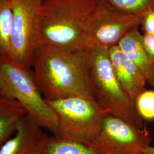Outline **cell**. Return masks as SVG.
Returning <instances> with one entry per match:
<instances>
[{
	"instance_id": "obj_18",
	"label": "cell",
	"mask_w": 154,
	"mask_h": 154,
	"mask_svg": "<svg viewBox=\"0 0 154 154\" xmlns=\"http://www.w3.org/2000/svg\"><path fill=\"white\" fill-rule=\"evenodd\" d=\"M142 44L149 59L154 63V35L142 34Z\"/></svg>"
},
{
	"instance_id": "obj_11",
	"label": "cell",
	"mask_w": 154,
	"mask_h": 154,
	"mask_svg": "<svg viewBox=\"0 0 154 154\" xmlns=\"http://www.w3.org/2000/svg\"><path fill=\"white\" fill-rule=\"evenodd\" d=\"M118 46L138 67L147 83L154 87V63L149 59L144 49L142 34L138 28L127 34Z\"/></svg>"
},
{
	"instance_id": "obj_10",
	"label": "cell",
	"mask_w": 154,
	"mask_h": 154,
	"mask_svg": "<svg viewBox=\"0 0 154 154\" xmlns=\"http://www.w3.org/2000/svg\"><path fill=\"white\" fill-rule=\"evenodd\" d=\"M48 136L42 127L26 115L14 136L0 148V154H39Z\"/></svg>"
},
{
	"instance_id": "obj_14",
	"label": "cell",
	"mask_w": 154,
	"mask_h": 154,
	"mask_svg": "<svg viewBox=\"0 0 154 154\" xmlns=\"http://www.w3.org/2000/svg\"><path fill=\"white\" fill-rule=\"evenodd\" d=\"M39 154H98L88 146L48 136Z\"/></svg>"
},
{
	"instance_id": "obj_12",
	"label": "cell",
	"mask_w": 154,
	"mask_h": 154,
	"mask_svg": "<svg viewBox=\"0 0 154 154\" xmlns=\"http://www.w3.org/2000/svg\"><path fill=\"white\" fill-rule=\"evenodd\" d=\"M26 115L25 110L15 99L0 95V148L15 134Z\"/></svg>"
},
{
	"instance_id": "obj_7",
	"label": "cell",
	"mask_w": 154,
	"mask_h": 154,
	"mask_svg": "<svg viewBox=\"0 0 154 154\" xmlns=\"http://www.w3.org/2000/svg\"><path fill=\"white\" fill-rule=\"evenodd\" d=\"M151 141L145 127L139 128L109 114L98 135L88 146L98 154H146Z\"/></svg>"
},
{
	"instance_id": "obj_8",
	"label": "cell",
	"mask_w": 154,
	"mask_h": 154,
	"mask_svg": "<svg viewBox=\"0 0 154 154\" xmlns=\"http://www.w3.org/2000/svg\"><path fill=\"white\" fill-rule=\"evenodd\" d=\"M140 24V17L112 9L100 1L89 19L85 40L88 48L109 49Z\"/></svg>"
},
{
	"instance_id": "obj_15",
	"label": "cell",
	"mask_w": 154,
	"mask_h": 154,
	"mask_svg": "<svg viewBox=\"0 0 154 154\" xmlns=\"http://www.w3.org/2000/svg\"><path fill=\"white\" fill-rule=\"evenodd\" d=\"M105 5L119 11L141 17L154 9V0H99Z\"/></svg>"
},
{
	"instance_id": "obj_2",
	"label": "cell",
	"mask_w": 154,
	"mask_h": 154,
	"mask_svg": "<svg viewBox=\"0 0 154 154\" xmlns=\"http://www.w3.org/2000/svg\"><path fill=\"white\" fill-rule=\"evenodd\" d=\"M99 0H42L39 11V45L72 51L88 48L85 32Z\"/></svg>"
},
{
	"instance_id": "obj_19",
	"label": "cell",
	"mask_w": 154,
	"mask_h": 154,
	"mask_svg": "<svg viewBox=\"0 0 154 154\" xmlns=\"http://www.w3.org/2000/svg\"><path fill=\"white\" fill-rule=\"evenodd\" d=\"M146 154H154V146H149L146 151Z\"/></svg>"
},
{
	"instance_id": "obj_13",
	"label": "cell",
	"mask_w": 154,
	"mask_h": 154,
	"mask_svg": "<svg viewBox=\"0 0 154 154\" xmlns=\"http://www.w3.org/2000/svg\"><path fill=\"white\" fill-rule=\"evenodd\" d=\"M12 11L9 0H0V62L11 61Z\"/></svg>"
},
{
	"instance_id": "obj_16",
	"label": "cell",
	"mask_w": 154,
	"mask_h": 154,
	"mask_svg": "<svg viewBox=\"0 0 154 154\" xmlns=\"http://www.w3.org/2000/svg\"><path fill=\"white\" fill-rule=\"evenodd\" d=\"M135 106L143 121H154V90H145L138 96Z\"/></svg>"
},
{
	"instance_id": "obj_17",
	"label": "cell",
	"mask_w": 154,
	"mask_h": 154,
	"mask_svg": "<svg viewBox=\"0 0 154 154\" xmlns=\"http://www.w3.org/2000/svg\"><path fill=\"white\" fill-rule=\"evenodd\" d=\"M143 34L154 35V9L144 13L140 17V24Z\"/></svg>"
},
{
	"instance_id": "obj_3",
	"label": "cell",
	"mask_w": 154,
	"mask_h": 154,
	"mask_svg": "<svg viewBox=\"0 0 154 154\" xmlns=\"http://www.w3.org/2000/svg\"><path fill=\"white\" fill-rule=\"evenodd\" d=\"M94 100L110 114L143 128L144 121L135 103L122 88L113 71L109 49L91 46L86 50Z\"/></svg>"
},
{
	"instance_id": "obj_9",
	"label": "cell",
	"mask_w": 154,
	"mask_h": 154,
	"mask_svg": "<svg viewBox=\"0 0 154 154\" xmlns=\"http://www.w3.org/2000/svg\"><path fill=\"white\" fill-rule=\"evenodd\" d=\"M109 54L118 82L135 103L138 96L146 90L147 82L145 78L118 45L110 48Z\"/></svg>"
},
{
	"instance_id": "obj_6",
	"label": "cell",
	"mask_w": 154,
	"mask_h": 154,
	"mask_svg": "<svg viewBox=\"0 0 154 154\" xmlns=\"http://www.w3.org/2000/svg\"><path fill=\"white\" fill-rule=\"evenodd\" d=\"M9 2L12 11L11 61L18 66L30 68L39 45V11L42 0Z\"/></svg>"
},
{
	"instance_id": "obj_1",
	"label": "cell",
	"mask_w": 154,
	"mask_h": 154,
	"mask_svg": "<svg viewBox=\"0 0 154 154\" xmlns=\"http://www.w3.org/2000/svg\"><path fill=\"white\" fill-rule=\"evenodd\" d=\"M86 50L72 51L39 45L32 66L35 82L46 100L72 97L94 100Z\"/></svg>"
},
{
	"instance_id": "obj_4",
	"label": "cell",
	"mask_w": 154,
	"mask_h": 154,
	"mask_svg": "<svg viewBox=\"0 0 154 154\" xmlns=\"http://www.w3.org/2000/svg\"><path fill=\"white\" fill-rule=\"evenodd\" d=\"M2 95L15 99L37 125L57 134L59 122L53 110L39 91L33 72L11 61L0 62Z\"/></svg>"
},
{
	"instance_id": "obj_20",
	"label": "cell",
	"mask_w": 154,
	"mask_h": 154,
	"mask_svg": "<svg viewBox=\"0 0 154 154\" xmlns=\"http://www.w3.org/2000/svg\"><path fill=\"white\" fill-rule=\"evenodd\" d=\"M0 95H2V90H1V82H0Z\"/></svg>"
},
{
	"instance_id": "obj_5",
	"label": "cell",
	"mask_w": 154,
	"mask_h": 154,
	"mask_svg": "<svg viewBox=\"0 0 154 154\" xmlns=\"http://www.w3.org/2000/svg\"><path fill=\"white\" fill-rule=\"evenodd\" d=\"M46 102L58 118L55 137L87 146L98 135L105 116L110 114L95 100L81 97Z\"/></svg>"
}]
</instances>
